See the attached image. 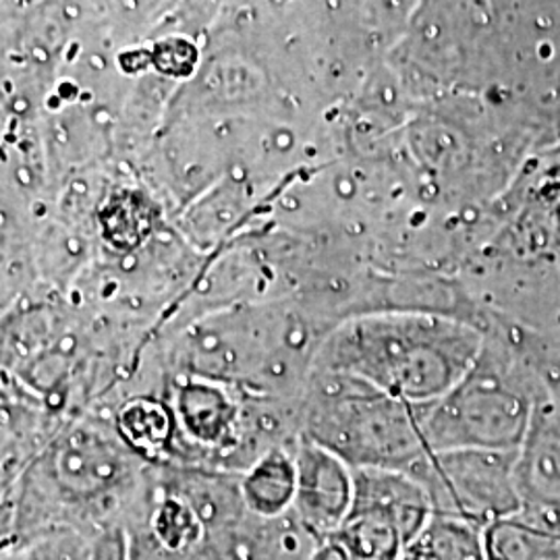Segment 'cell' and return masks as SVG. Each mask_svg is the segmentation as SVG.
<instances>
[{"label":"cell","instance_id":"7c38bea8","mask_svg":"<svg viewBox=\"0 0 560 560\" xmlns=\"http://www.w3.org/2000/svg\"><path fill=\"white\" fill-rule=\"evenodd\" d=\"M400 560H488L483 529L455 515L436 513Z\"/></svg>","mask_w":560,"mask_h":560},{"label":"cell","instance_id":"ba28073f","mask_svg":"<svg viewBox=\"0 0 560 560\" xmlns=\"http://www.w3.org/2000/svg\"><path fill=\"white\" fill-rule=\"evenodd\" d=\"M488 560H560V506H523L483 529Z\"/></svg>","mask_w":560,"mask_h":560},{"label":"cell","instance_id":"5bb4252c","mask_svg":"<svg viewBox=\"0 0 560 560\" xmlns=\"http://www.w3.org/2000/svg\"><path fill=\"white\" fill-rule=\"evenodd\" d=\"M90 560H129V532L127 527L110 525L92 536Z\"/></svg>","mask_w":560,"mask_h":560},{"label":"cell","instance_id":"4fadbf2b","mask_svg":"<svg viewBox=\"0 0 560 560\" xmlns=\"http://www.w3.org/2000/svg\"><path fill=\"white\" fill-rule=\"evenodd\" d=\"M92 536L62 527L34 538L2 546V560H90Z\"/></svg>","mask_w":560,"mask_h":560},{"label":"cell","instance_id":"5b68a950","mask_svg":"<svg viewBox=\"0 0 560 560\" xmlns=\"http://www.w3.org/2000/svg\"><path fill=\"white\" fill-rule=\"evenodd\" d=\"M434 515L421 481L405 471L355 469L349 517L330 536L349 560H400Z\"/></svg>","mask_w":560,"mask_h":560},{"label":"cell","instance_id":"9c48e42d","mask_svg":"<svg viewBox=\"0 0 560 560\" xmlns=\"http://www.w3.org/2000/svg\"><path fill=\"white\" fill-rule=\"evenodd\" d=\"M113 423L125 444L141 459L168 463L175 442V421L168 405L156 395H138L120 402Z\"/></svg>","mask_w":560,"mask_h":560},{"label":"cell","instance_id":"8992f818","mask_svg":"<svg viewBox=\"0 0 560 560\" xmlns=\"http://www.w3.org/2000/svg\"><path fill=\"white\" fill-rule=\"evenodd\" d=\"M515 453L490 448L430 453L409 476L428 490L436 513L486 529L523 509Z\"/></svg>","mask_w":560,"mask_h":560},{"label":"cell","instance_id":"7a4b0ae2","mask_svg":"<svg viewBox=\"0 0 560 560\" xmlns=\"http://www.w3.org/2000/svg\"><path fill=\"white\" fill-rule=\"evenodd\" d=\"M480 355V335L463 322L420 312H382L337 324L322 342L314 370L355 376L421 407L453 390Z\"/></svg>","mask_w":560,"mask_h":560},{"label":"cell","instance_id":"8fae6325","mask_svg":"<svg viewBox=\"0 0 560 560\" xmlns=\"http://www.w3.org/2000/svg\"><path fill=\"white\" fill-rule=\"evenodd\" d=\"M322 541L291 509L279 517L254 515L243 560H312Z\"/></svg>","mask_w":560,"mask_h":560},{"label":"cell","instance_id":"9a60e30c","mask_svg":"<svg viewBox=\"0 0 560 560\" xmlns=\"http://www.w3.org/2000/svg\"><path fill=\"white\" fill-rule=\"evenodd\" d=\"M312 560H349L347 559V555H345V550L340 548L339 544L335 540L322 541L320 548L316 550V555H314V559Z\"/></svg>","mask_w":560,"mask_h":560},{"label":"cell","instance_id":"30bf717a","mask_svg":"<svg viewBox=\"0 0 560 560\" xmlns=\"http://www.w3.org/2000/svg\"><path fill=\"white\" fill-rule=\"evenodd\" d=\"M298 488L295 446H277L241 474L247 509L258 517H279L293 509Z\"/></svg>","mask_w":560,"mask_h":560},{"label":"cell","instance_id":"52a82bcc","mask_svg":"<svg viewBox=\"0 0 560 560\" xmlns=\"http://www.w3.org/2000/svg\"><path fill=\"white\" fill-rule=\"evenodd\" d=\"M298 488L293 511L320 540H328L349 517L355 497V469L301 434L295 444Z\"/></svg>","mask_w":560,"mask_h":560},{"label":"cell","instance_id":"6da1fadb","mask_svg":"<svg viewBox=\"0 0 560 560\" xmlns=\"http://www.w3.org/2000/svg\"><path fill=\"white\" fill-rule=\"evenodd\" d=\"M154 471L113 420L69 421L2 490V546L62 527L90 536L110 525L129 527L150 497Z\"/></svg>","mask_w":560,"mask_h":560},{"label":"cell","instance_id":"277c9868","mask_svg":"<svg viewBox=\"0 0 560 560\" xmlns=\"http://www.w3.org/2000/svg\"><path fill=\"white\" fill-rule=\"evenodd\" d=\"M416 409L430 453L459 448L520 451L527 436L525 400L486 365L483 351L453 390Z\"/></svg>","mask_w":560,"mask_h":560},{"label":"cell","instance_id":"3957f363","mask_svg":"<svg viewBox=\"0 0 560 560\" xmlns=\"http://www.w3.org/2000/svg\"><path fill=\"white\" fill-rule=\"evenodd\" d=\"M301 434L353 469L411 474L430 455L418 409L349 374L314 370L301 399Z\"/></svg>","mask_w":560,"mask_h":560}]
</instances>
